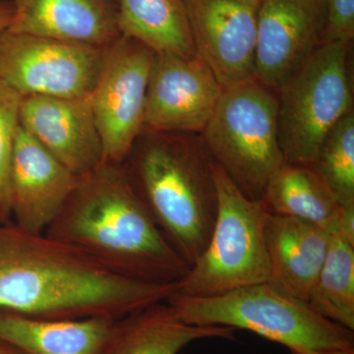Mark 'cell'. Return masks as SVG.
Returning a JSON list of instances; mask_svg holds the SVG:
<instances>
[{
    "instance_id": "2",
    "label": "cell",
    "mask_w": 354,
    "mask_h": 354,
    "mask_svg": "<svg viewBox=\"0 0 354 354\" xmlns=\"http://www.w3.org/2000/svg\"><path fill=\"white\" fill-rule=\"evenodd\" d=\"M44 234L128 278L174 283L189 270L140 199L122 164L104 162L79 177Z\"/></svg>"
},
{
    "instance_id": "13",
    "label": "cell",
    "mask_w": 354,
    "mask_h": 354,
    "mask_svg": "<svg viewBox=\"0 0 354 354\" xmlns=\"http://www.w3.org/2000/svg\"><path fill=\"white\" fill-rule=\"evenodd\" d=\"M20 127L77 177L104 162L91 95H26L21 102Z\"/></svg>"
},
{
    "instance_id": "1",
    "label": "cell",
    "mask_w": 354,
    "mask_h": 354,
    "mask_svg": "<svg viewBox=\"0 0 354 354\" xmlns=\"http://www.w3.org/2000/svg\"><path fill=\"white\" fill-rule=\"evenodd\" d=\"M177 288L128 278L66 242L0 223V309L48 320L121 319Z\"/></svg>"
},
{
    "instance_id": "20",
    "label": "cell",
    "mask_w": 354,
    "mask_h": 354,
    "mask_svg": "<svg viewBox=\"0 0 354 354\" xmlns=\"http://www.w3.org/2000/svg\"><path fill=\"white\" fill-rule=\"evenodd\" d=\"M121 36L156 53L196 57L183 0H115Z\"/></svg>"
},
{
    "instance_id": "10",
    "label": "cell",
    "mask_w": 354,
    "mask_h": 354,
    "mask_svg": "<svg viewBox=\"0 0 354 354\" xmlns=\"http://www.w3.org/2000/svg\"><path fill=\"white\" fill-rule=\"evenodd\" d=\"M262 0H183L196 57L223 88L254 79Z\"/></svg>"
},
{
    "instance_id": "5",
    "label": "cell",
    "mask_w": 354,
    "mask_h": 354,
    "mask_svg": "<svg viewBox=\"0 0 354 354\" xmlns=\"http://www.w3.org/2000/svg\"><path fill=\"white\" fill-rule=\"evenodd\" d=\"M202 133L212 160L242 194L261 201L270 178L286 162L277 93L256 79L223 88Z\"/></svg>"
},
{
    "instance_id": "27",
    "label": "cell",
    "mask_w": 354,
    "mask_h": 354,
    "mask_svg": "<svg viewBox=\"0 0 354 354\" xmlns=\"http://www.w3.org/2000/svg\"><path fill=\"white\" fill-rule=\"evenodd\" d=\"M0 354H25L8 342L0 339Z\"/></svg>"
},
{
    "instance_id": "4",
    "label": "cell",
    "mask_w": 354,
    "mask_h": 354,
    "mask_svg": "<svg viewBox=\"0 0 354 354\" xmlns=\"http://www.w3.org/2000/svg\"><path fill=\"white\" fill-rule=\"evenodd\" d=\"M167 304L183 322L250 330L286 348L335 351L354 348L353 330L337 325L308 302L261 283L208 297L174 293Z\"/></svg>"
},
{
    "instance_id": "19",
    "label": "cell",
    "mask_w": 354,
    "mask_h": 354,
    "mask_svg": "<svg viewBox=\"0 0 354 354\" xmlns=\"http://www.w3.org/2000/svg\"><path fill=\"white\" fill-rule=\"evenodd\" d=\"M234 332L230 327L190 325L167 301L158 302L122 318L109 354H179L191 342L232 339Z\"/></svg>"
},
{
    "instance_id": "3",
    "label": "cell",
    "mask_w": 354,
    "mask_h": 354,
    "mask_svg": "<svg viewBox=\"0 0 354 354\" xmlns=\"http://www.w3.org/2000/svg\"><path fill=\"white\" fill-rule=\"evenodd\" d=\"M122 165L160 232L190 268L208 243L218 209L213 160L204 144L150 134L137 140Z\"/></svg>"
},
{
    "instance_id": "16",
    "label": "cell",
    "mask_w": 354,
    "mask_h": 354,
    "mask_svg": "<svg viewBox=\"0 0 354 354\" xmlns=\"http://www.w3.org/2000/svg\"><path fill=\"white\" fill-rule=\"evenodd\" d=\"M121 320H48L0 309V339L25 354H109Z\"/></svg>"
},
{
    "instance_id": "24",
    "label": "cell",
    "mask_w": 354,
    "mask_h": 354,
    "mask_svg": "<svg viewBox=\"0 0 354 354\" xmlns=\"http://www.w3.org/2000/svg\"><path fill=\"white\" fill-rule=\"evenodd\" d=\"M354 0H325L322 44L353 41Z\"/></svg>"
},
{
    "instance_id": "14",
    "label": "cell",
    "mask_w": 354,
    "mask_h": 354,
    "mask_svg": "<svg viewBox=\"0 0 354 354\" xmlns=\"http://www.w3.org/2000/svg\"><path fill=\"white\" fill-rule=\"evenodd\" d=\"M79 177L19 127L9 171L11 221L32 234H44L75 189Z\"/></svg>"
},
{
    "instance_id": "6",
    "label": "cell",
    "mask_w": 354,
    "mask_h": 354,
    "mask_svg": "<svg viewBox=\"0 0 354 354\" xmlns=\"http://www.w3.org/2000/svg\"><path fill=\"white\" fill-rule=\"evenodd\" d=\"M218 209L208 243L178 281L177 293L208 297L269 281L265 225L269 215L261 201L242 194L213 160Z\"/></svg>"
},
{
    "instance_id": "15",
    "label": "cell",
    "mask_w": 354,
    "mask_h": 354,
    "mask_svg": "<svg viewBox=\"0 0 354 354\" xmlns=\"http://www.w3.org/2000/svg\"><path fill=\"white\" fill-rule=\"evenodd\" d=\"M8 31L88 48H106L121 36L111 0H12Z\"/></svg>"
},
{
    "instance_id": "9",
    "label": "cell",
    "mask_w": 354,
    "mask_h": 354,
    "mask_svg": "<svg viewBox=\"0 0 354 354\" xmlns=\"http://www.w3.org/2000/svg\"><path fill=\"white\" fill-rule=\"evenodd\" d=\"M104 50L6 30L0 32V81L23 97H88Z\"/></svg>"
},
{
    "instance_id": "26",
    "label": "cell",
    "mask_w": 354,
    "mask_h": 354,
    "mask_svg": "<svg viewBox=\"0 0 354 354\" xmlns=\"http://www.w3.org/2000/svg\"><path fill=\"white\" fill-rule=\"evenodd\" d=\"M291 354H354V348L335 349V351H312V349H290Z\"/></svg>"
},
{
    "instance_id": "8",
    "label": "cell",
    "mask_w": 354,
    "mask_h": 354,
    "mask_svg": "<svg viewBox=\"0 0 354 354\" xmlns=\"http://www.w3.org/2000/svg\"><path fill=\"white\" fill-rule=\"evenodd\" d=\"M153 57L145 44L123 36L104 48L91 94L104 162L123 164L143 131Z\"/></svg>"
},
{
    "instance_id": "22",
    "label": "cell",
    "mask_w": 354,
    "mask_h": 354,
    "mask_svg": "<svg viewBox=\"0 0 354 354\" xmlns=\"http://www.w3.org/2000/svg\"><path fill=\"white\" fill-rule=\"evenodd\" d=\"M312 167L329 186L342 208L354 209L353 109L330 130Z\"/></svg>"
},
{
    "instance_id": "23",
    "label": "cell",
    "mask_w": 354,
    "mask_h": 354,
    "mask_svg": "<svg viewBox=\"0 0 354 354\" xmlns=\"http://www.w3.org/2000/svg\"><path fill=\"white\" fill-rule=\"evenodd\" d=\"M23 95L0 81V223L11 221L9 171Z\"/></svg>"
},
{
    "instance_id": "21",
    "label": "cell",
    "mask_w": 354,
    "mask_h": 354,
    "mask_svg": "<svg viewBox=\"0 0 354 354\" xmlns=\"http://www.w3.org/2000/svg\"><path fill=\"white\" fill-rule=\"evenodd\" d=\"M308 304L328 320L354 330V234L339 227L330 232L327 254Z\"/></svg>"
},
{
    "instance_id": "25",
    "label": "cell",
    "mask_w": 354,
    "mask_h": 354,
    "mask_svg": "<svg viewBox=\"0 0 354 354\" xmlns=\"http://www.w3.org/2000/svg\"><path fill=\"white\" fill-rule=\"evenodd\" d=\"M14 17L12 1H0V32L6 31L10 27Z\"/></svg>"
},
{
    "instance_id": "7",
    "label": "cell",
    "mask_w": 354,
    "mask_h": 354,
    "mask_svg": "<svg viewBox=\"0 0 354 354\" xmlns=\"http://www.w3.org/2000/svg\"><path fill=\"white\" fill-rule=\"evenodd\" d=\"M351 41L322 44L278 92L279 144L288 164L312 165L335 125L353 109Z\"/></svg>"
},
{
    "instance_id": "17",
    "label": "cell",
    "mask_w": 354,
    "mask_h": 354,
    "mask_svg": "<svg viewBox=\"0 0 354 354\" xmlns=\"http://www.w3.org/2000/svg\"><path fill=\"white\" fill-rule=\"evenodd\" d=\"M265 237L270 264L268 283L308 302L327 254L330 232L307 221L269 214Z\"/></svg>"
},
{
    "instance_id": "11",
    "label": "cell",
    "mask_w": 354,
    "mask_h": 354,
    "mask_svg": "<svg viewBox=\"0 0 354 354\" xmlns=\"http://www.w3.org/2000/svg\"><path fill=\"white\" fill-rule=\"evenodd\" d=\"M325 0H262L254 79L278 92L322 44Z\"/></svg>"
},
{
    "instance_id": "28",
    "label": "cell",
    "mask_w": 354,
    "mask_h": 354,
    "mask_svg": "<svg viewBox=\"0 0 354 354\" xmlns=\"http://www.w3.org/2000/svg\"><path fill=\"white\" fill-rule=\"evenodd\" d=\"M111 1H113L114 3H115V0H111ZM116 4V3H115Z\"/></svg>"
},
{
    "instance_id": "18",
    "label": "cell",
    "mask_w": 354,
    "mask_h": 354,
    "mask_svg": "<svg viewBox=\"0 0 354 354\" xmlns=\"http://www.w3.org/2000/svg\"><path fill=\"white\" fill-rule=\"evenodd\" d=\"M263 203L268 213L313 223L333 232L348 209L342 208L312 165L285 162L266 186Z\"/></svg>"
},
{
    "instance_id": "12",
    "label": "cell",
    "mask_w": 354,
    "mask_h": 354,
    "mask_svg": "<svg viewBox=\"0 0 354 354\" xmlns=\"http://www.w3.org/2000/svg\"><path fill=\"white\" fill-rule=\"evenodd\" d=\"M223 87L197 57L156 53L147 90L144 128L155 133H202Z\"/></svg>"
}]
</instances>
